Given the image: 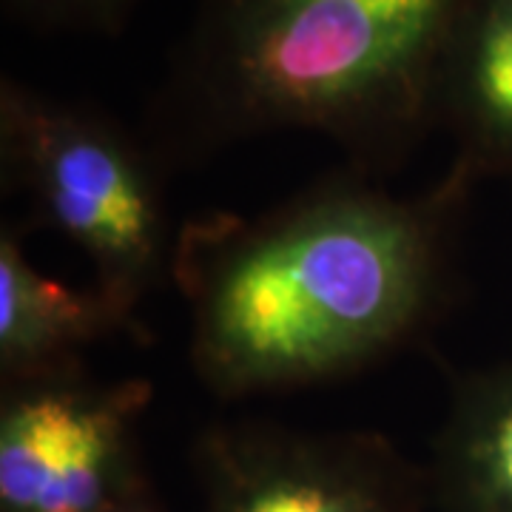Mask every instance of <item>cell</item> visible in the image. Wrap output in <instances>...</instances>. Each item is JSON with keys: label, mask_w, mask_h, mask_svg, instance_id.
<instances>
[{"label": "cell", "mask_w": 512, "mask_h": 512, "mask_svg": "<svg viewBox=\"0 0 512 512\" xmlns=\"http://www.w3.org/2000/svg\"><path fill=\"white\" fill-rule=\"evenodd\" d=\"M350 168L256 217L217 214L177 231L174 282L188 305L191 367L214 396L251 399L376 365L419 339L450 285V171L396 194Z\"/></svg>", "instance_id": "1"}, {"label": "cell", "mask_w": 512, "mask_h": 512, "mask_svg": "<svg viewBox=\"0 0 512 512\" xmlns=\"http://www.w3.org/2000/svg\"><path fill=\"white\" fill-rule=\"evenodd\" d=\"M15 18L37 29H72L114 35L140 0H3Z\"/></svg>", "instance_id": "9"}, {"label": "cell", "mask_w": 512, "mask_h": 512, "mask_svg": "<svg viewBox=\"0 0 512 512\" xmlns=\"http://www.w3.org/2000/svg\"><path fill=\"white\" fill-rule=\"evenodd\" d=\"M3 174L37 220L89 256L94 291L123 319L174 274L160 157L100 109L0 83Z\"/></svg>", "instance_id": "3"}, {"label": "cell", "mask_w": 512, "mask_h": 512, "mask_svg": "<svg viewBox=\"0 0 512 512\" xmlns=\"http://www.w3.org/2000/svg\"><path fill=\"white\" fill-rule=\"evenodd\" d=\"M111 512H160L154 504H148V498L143 490H137L134 495H128L126 501L117 507V510H111Z\"/></svg>", "instance_id": "10"}, {"label": "cell", "mask_w": 512, "mask_h": 512, "mask_svg": "<svg viewBox=\"0 0 512 512\" xmlns=\"http://www.w3.org/2000/svg\"><path fill=\"white\" fill-rule=\"evenodd\" d=\"M154 387L80 373L3 387V512H111L143 490L134 470L137 421Z\"/></svg>", "instance_id": "4"}, {"label": "cell", "mask_w": 512, "mask_h": 512, "mask_svg": "<svg viewBox=\"0 0 512 512\" xmlns=\"http://www.w3.org/2000/svg\"><path fill=\"white\" fill-rule=\"evenodd\" d=\"M197 464L205 512H421L419 473L376 433L220 424Z\"/></svg>", "instance_id": "5"}, {"label": "cell", "mask_w": 512, "mask_h": 512, "mask_svg": "<svg viewBox=\"0 0 512 512\" xmlns=\"http://www.w3.org/2000/svg\"><path fill=\"white\" fill-rule=\"evenodd\" d=\"M128 319L100 293H77L26 259L18 231L0 234V373L3 387L80 373L83 353Z\"/></svg>", "instance_id": "7"}, {"label": "cell", "mask_w": 512, "mask_h": 512, "mask_svg": "<svg viewBox=\"0 0 512 512\" xmlns=\"http://www.w3.org/2000/svg\"><path fill=\"white\" fill-rule=\"evenodd\" d=\"M444 512H512V356L464 373L433 444Z\"/></svg>", "instance_id": "8"}, {"label": "cell", "mask_w": 512, "mask_h": 512, "mask_svg": "<svg viewBox=\"0 0 512 512\" xmlns=\"http://www.w3.org/2000/svg\"><path fill=\"white\" fill-rule=\"evenodd\" d=\"M470 0H194L146 111L160 163L313 131L365 171L436 128L444 52Z\"/></svg>", "instance_id": "2"}, {"label": "cell", "mask_w": 512, "mask_h": 512, "mask_svg": "<svg viewBox=\"0 0 512 512\" xmlns=\"http://www.w3.org/2000/svg\"><path fill=\"white\" fill-rule=\"evenodd\" d=\"M436 128L456 146L453 168L473 185L512 177V0H470L436 86Z\"/></svg>", "instance_id": "6"}]
</instances>
